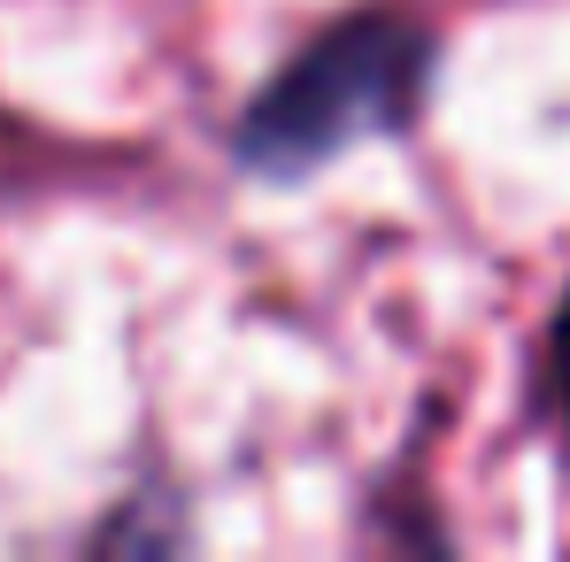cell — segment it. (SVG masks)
<instances>
[{"mask_svg": "<svg viewBox=\"0 0 570 562\" xmlns=\"http://www.w3.org/2000/svg\"><path fill=\"white\" fill-rule=\"evenodd\" d=\"M416 78H424V39L409 23H385V16L347 23L340 39L301 55L293 78L247 116V155H263V162H316L340 139H355L371 124H393L416 100Z\"/></svg>", "mask_w": 570, "mask_h": 562, "instance_id": "6da1fadb", "label": "cell"}, {"mask_svg": "<svg viewBox=\"0 0 570 562\" xmlns=\"http://www.w3.org/2000/svg\"><path fill=\"white\" fill-rule=\"evenodd\" d=\"M556 401H563V424H570V308L556 324Z\"/></svg>", "mask_w": 570, "mask_h": 562, "instance_id": "7a4b0ae2", "label": "cell"}]
</instances>
